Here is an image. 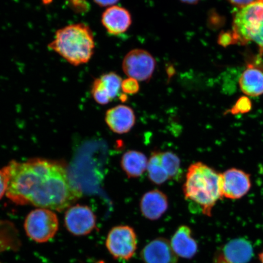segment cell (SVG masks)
<instances>
[{
  "instance_id": "obj_1",
  "label": "cell",
  "mask_w": 263,
  "mask_h": 263,
  "mask_svg": "<svg viewBox=\"0 0 263 263\" xmlns=\"http://www.w3.org/2000/svg\"><path fill=\"white\" fill-rule=\"evenodd\" d=\"M3 170L8 180L6 196L16 204L62 212L82 196L60 163L41 159L11 161Z\"/></svg>"
},
{
  "instance_id": "obj_2",
  "label": "cell",
  "mask_w": 263,
  "mask_h": 263,
  "mask_svg": "<svg viewBox=\"0 0 263 263\" xmlns=\"http://www.w3.org/2000/svg\"><path fill=\"white\" fill-rule=\"evenodd\" d=\"M183 192L186 200L211 217L213 207L223 197L221 173L202 162L194 163L187 170Z\"/></svg>"
},
{
  "instance_id": "obj_3",
  "label": "cell",
  "mask_w": 263,
  "mask_h": 263,
  "mask_svg": "<svg viewBox=\"0 0 263 263\" xmlns=\"http://www.w3.org/2000/svg\"><path fill=\"white\" fill-rule=\"evenodd\" d=\"M48 47L72 65L85 64L95 52L93 32L84 23L67 25L55 32L54 40Z\"/></svg>"
},
{
  "instance_id": "obj_4",
  "label": "cell",
  "mask_w": 263,
  "mask_h": 263,
  "mask_svg": "<svg viewBox=\"0 0 263 263\" xmlns=\"http://www.w3.org/2000/svg\"><path fill=\"white\" fill-rule=\"evenodd\" d=\"M235 44L255 43L263 52V2L240 8L233 22Z\"/></svg>"
},
{
  "instance_id": "obj_5",
  "label": "cell",
  "mask_w": 263,
  "mask_h": 263,
  "mask_svg": "<svg viewBox=\"0 0 263 263\" xmlns=\"http://www.w3.org/2000/svg\"><path fill=\"white\" fill-rule=\"evenodd\" d=\"M24 227L26 235L33 241L47 242L57 234L59 229L58 216L52 210L39 208L26 216Z\"/></svg>"
},
{
  "instance_id": "obj_6",
  "label": "cell",
  "mask_w": 263,
  "mask_h": 263,
  "mask_svg": "<svg viewBox=\"0 0 263 263\" xmlns=\"http://www.w3.org/2000/svg\"><path fill=\"white\" fill-rule=\"evenodd\" d=\"M137 236L129 226H118L108 233L106 245L108 252L115 259L129 260L136 254Z\"/></svg>"
},
{
  "instance_id": "obj_7",
  "label": "cell",
  "mask_w": 263,
  "mask_h": 263,
  "mask_svg": "<svg viewBox=\"0 0 263 263\" xmlns=\"http://www.w3.org/2000/svg\"><path fill=\"white\" fill-rule=\"evenodd\" d=\"M156 61L149 52L135 49L128 52L123 62V70L127 77L137 81L149 80L155 70Z\"/></svg>"
},
{
  "instance_id": "obj_8",
  "label": "cell",
  "mask_w": 263,
  "mask_h": 263,
  "mask_svg": "<svg viewBox=\"0 0 263 263\" xmlns=\"http://www.w3.org/2000/svg\"><path fill=\"white\" fill-rule=\"evenodd\" d=\"M65 223L66 228L72 234L87 235L96 228L97 217L88 206H71L65 213Z\"/></svg>"
},
{
  "instance_id": "obj_9",
  "label": "cell",
  "mask_w": 263,
  "mask_h": 263,
  "mask_svg": "<svg viewBox=\"0 0 263 263\" xmlns=\"http://www.w3.org/2000/svg\"><path fill=\"white\" fill-rule=\"evenodd\" d=\"M223 197L236 200L241 199L251 189V176L241 170L230 168L221 173Z\"/></svg>"
},
{
  "instance_id": "obj_10",
  "label": "cell",
  "mask_w": 263,
  "mask_h": 263,
  "mask_svg": "<svg viewBox=\"0 0 263 263\" xmlns=\"http://www.w3.org/2000/svg\"><path fill=\"white\" fill-rule=\"evenodd\" d=\"M122 82V79L114 72L102 75L100 78L95 79L92 84V97L97 103L107 104L119 94Z\"/></svg>"
},
{
  "instance_id": "obj_11",
  "label": "cell",
  "mask_w": 263,
  "mask_h": 263,
  "mask_svg": "<svg viewBox=\"0 0 263 263\" xmlns=\"http://www.w3.org/2000/svg\"><path fill=\"white\" fill-rule=\"evenodd\" d=\"M253 255L251 243L244 238H236L223 247L216 257V263H248Z\"/></svg>"
},
{
  "instance_id": "obj_12",
  "label": "cell",
  "mask_w": 263,
  "mask_h": 263,
  "mask_svg": "<svg viewBox=\"0 0 263 263\" xmlns=\"http://www.w3.org/2000/svg\"><path fill=\"white\" fill-rule=\"evenodd\" d=\"M141 258L144 263H177L178 256L166 238H157L144 247Z\"/></svg>"
},
{
  "instance_id": "obj_13",
  "label": "cell",
  "mask_w": 263,
  "mask_h": 263,
  "mask_svg": "<svg viewBox=\"0 0 263 263\" xmlns=\"http://www.w3.org/2000/svg\"><path fill=\"white\" fill-rule=\"evenodd\" d=\"M105 121L114 133L124 134L129 133L136 124V116L133 108L118 105L107 111Z\"/></svg>"
},
{
  "instance_id": "obj_14",
  "label": "cell",
  "mask_w": 263,
  "mask_h": 263,
  "mask_svg": "<svg viewBox=\"0 0 263 263\" xmlns=\"http://www.w3.org/2000/svg\"><path fill=\"white\" fill-rule=\"evenodd\" d=\"M140 206L144 218L156 221L162 218L168 209V198L162 191L154 189L146 192L141 197Z\"/></svg>"
},
{
  "instance_id": "obj_15",
  "label": "cell",
  "mask_w": 263,
  "mask_h": 263,
  "mask_svg": "<svg viewBox=\"0 0 263 263\" xmlns=\"http://www.w3.org/2000/svg\"><path fill=\"white\" fill-rule=\"evenodd\" d=\"M101 22L108 34L118 35L130 27L131 15L126 9L118 6H110L102 15Z\"/></svg>"
},
{
  "instance_id": "obj_16",
  "label": "cell",
  "mask_w": 263,
  "mask_h": 263,
  "mask_svg": "<svg viewBox=\"0 0 263 263\" xmlns=\"http://www.w3.org/2000/svg\"><path fill=\"white\" fill-rule=\"evenodd\" d=\"M170 243L177 256L182 258L192 259L198 251V246L193 237L192 229L185 225L177 229Z\"/></svg>"
},
{
  "instance_id": "obj_17",
  "label": "cell",
  "mask_w": 263,
  "mask_h": 263,
  "mask_svg": "<svg viewBox=\"0 0 263 263\" xmlns=\"http://www.w3.org/2000/svg\"><path fill=\"white\" fill-rule=\"evenodd\" d=\"M239 84L241 91L248 96H260L263 94V72L249 65L240 77Z\"/></svg>"
},
{
  "instance_id": "obj_18",
  "label": "cell",
  "mask_w": 263,
  "mask_h": 263,
  "mask_svg": "<svg viewBox=\"0 0 263 263\" xmlns=\"http://www.w3.org/2000/svg\"><path fill=\"white\" fill-rule=\"evenodd\" d=\"M148 159L143 153L130 150L125 153L121 160V166L129 178H138L147 170Z\"/></svg>"
},
{
  "instance_id": "obj_19",
  "label": "cell",
  "mask_w": 263,
  "mask_h": 263,
  "mask_svg": "<svg viewBox=\"0 0 263 263\" xmlns=\"http://www.w3.org/2000/svg\"><path fill=\"white\" fill-rule=\"evenodd\" d=\"M161 151H153L148 159L147 172L149 180L156 185H162L170 180L168 174L162 165Z\"/></svg>"
},
{
  "instance_id": "obj_20",
  "label": "cell",
  "mask_w": 263,
  "mask_h": 263,
  "mask_svg": "<svg viewBox=\"0 0 263 263\" xmlns=\"http://www.w3.org/2000/svg\"><path fill=\"white\" fill-rule=\"evenodd\" d=\"M162 165L166 170L171 179H177L182 176L180 158L172 151L161 153Z\"/></svg>"
},
{
  "instance_id": "obj_21",
  "label": "cell",
  "mask_w": 263,
  "mask_h": 263,
  "mask_svg": "<svg viewBox=\"0 0 263 263\" xmlns=\"http://www.w3.org/2000/svg\"><path fill=\"white\" fill-rule=\"evenodd\" d=\"M252 104L249 99L246 97H242L236 102L235 106L230 110L232 114H244L248 112L251 109Z\"/></svg>"
},
{
  "instance_id": "obj_22",
  "label": "cell",
  "mask_w": 263,
  "mask_h": 263,
  "mask_svg": "<svg viewBox=\"0 0 263 263\" xmlns=\"http://www.w3.org/2000/svg\"><path fill=\"white\" fill-rule=\"evenodd\" d=\"M121 90L126 95H135L140 90V85L138 81L133 78H127L123 81Z\"/></svg>"
},
{
  "instance_id": "obj_23",
  "label": "cell",
  "mask_w": 263,
  "mask_h": 263,
  "mask_svg": "<svg viewBox=\"0 0 263 263\" xmlns=\"http://www.w3.org/2000/svg\"><path fill=\"white\" fill-rule=\"evenodd\" d=\"M68 5L77 13H85L90 9V5L86 0H68Z\"/></svg>"
},
{
  "instance_id": "obj_24",
  "label": "cell",
  "mask_w": 263,
  "mask_h": 263,
  "mask_svg": "<svg viewBox=\"0 0 263 263\" xmlns=\"http://www.w3.org/2000/svg\"><path fill=\"white\" fill-rule=\"evenodd\" d=\"M8 180L7 175L3 169L0 170V200L4 196L8 189Z\"/></svg>"
},
{
  "instance_id": "obj_25",
  "label": "cell",
  "mask_w": 263,
  "mask_h": 263,
  "mask_svg": "<svg viewBox=\"0 0 263 263\" xmlns=\"http://www.w3.org/2000/svg\"><path fill=\"white\" fill-rule=\"evenodd\" d=\"M218 42L219 44L222 45L223 47H226V46L230 44H235L234 39H233L232 32H224L223 33V34H220Z\"/></svg>"
},
{
  "instance_id": "obj_26",
  "label": "cell",
  "mask_w": 263,
  "mask_h": 263,
  "mask_svg": "<svg viewBox=\"0 0 263 263\" xmlns=\"http://www.w3.org/2000/svg\"><path fill=\"white\" fill-rule=\"evenodd\" d=\"M228 1L239 8L246 7L254 3L263 2V0H228Z\"/></svg>"
},
{
  "instance_id": "obj_27",
  "label": "cell",
  "mask_w": 263,
  "mask_h": 263,
  "mask_svg": "<svg viewBox=\"0 0 263 263\" xmlns=\"http://www.w3.org/2000/svg\"><path fill=\"white\" fill-rule=\"evenodd\" d=\"M94 2L100 7H107V6H113L120 0H93Z\"/></svg>"
},
{
  "instance_id": "obj_28",
  "label": "cell",
  "mask_w": 263,
  "mask_h": 263,
  "mask_svg": "<svg viewBox=\"0 0 263 263\" xmlns=\"http://www.w3.org/2000/svg\"><path fill=\"white\" fill-rule=\"evenodd\" d=\"M180 1L186 3V4L195 5L197 4L200 0H180Z\"/></svg>"
},
{
  "instance_id": "obj_29",
  "label": "cell",
  "mask_w": 263,
  "mask_h": 263,
  "mask_svg": "<svg viewBox=\"0 0 263 263\" xmlns=\"http://www.w3.org/2000/svg\"><path fill=\"white\" fill-rule=\"evenodd\" d=\"M258 256L259 261H260L261 263H263V251L259 253Z\"/></svg>"
},
{
  "instance_id": "obj_30",
  "label": "cell",
  "mask_w": 263,
  "mask_h": 263,
  "mask_svg": "<svg viewBox=\"0 0 263 263\" xmlns=\"http://www.w3.org/2000/svg\"><path fill=\"white\" fill-rule=\"evenodd\" d=\"M97 263H105V262L103 261H101L98 262Z\"/></svg>"
},
{
  "instance_id": "obj_31",
  "label": "cell",
  "mask_w": 263,
  "mask_h": 263,
  "mask_svg": "<svg viewBox=\"0 0 263 263\" xmlns=\"http://www.w3.org/2000/svg\"><path fill=\"white\" fill-rule=\"evenodd\" d=\"M0 263H1V262H0Z\"/></svg>"
}]
</instances>
